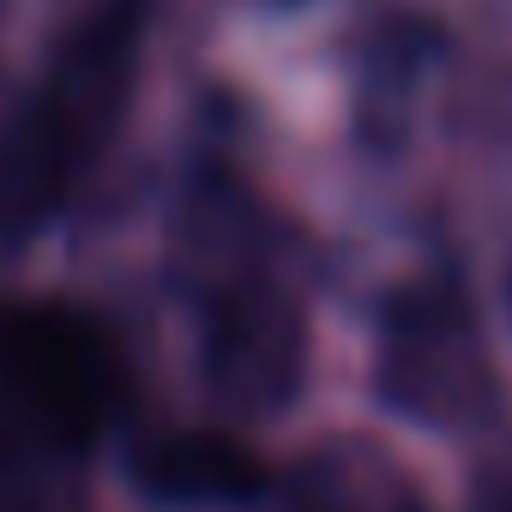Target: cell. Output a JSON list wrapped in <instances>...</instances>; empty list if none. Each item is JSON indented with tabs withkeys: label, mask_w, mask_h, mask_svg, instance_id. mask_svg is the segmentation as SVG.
<instances>
[{
	"label": "cell",
	"mask_w": 512,
	"mask_h": 512,
	"mask_svg": "<svg viewBox=\"0 0 512 512\" xmlns=\"http://www.w3.org/2000/svg\"><path fill=\"white\" fill-rule=\"evenodd\" d=\"M0 428L67 464L133 428V350L103 302L49 284L0 290Z\"/></svg>",
	"instance_id": "obj_1"
},
{
	"label": "cell",
	"mask_w": 512,
	"mask_h": 512,
	"mask_svg": "<svg viewBox=\"0 0 512 512\" xmlns=\"http://www.w3.org/2000/svg\"><path fill=\"white\" fill-rule=\"evenodd\" d=\"M193 356L223 404L260 410L296 374V320L253 284H211L193 302Z\"/></svg>",
	"instance_id": "obj_3"
},
{
	"label": "cell",
	"mask_w": 512,
	"mask_h": 512,
	"mask_svg": "<svg viewBox=\"0 0 512 512\" xmlns=\"http://www.w3.org/2000/svg\"><path fill=\"white\" fill-rule=\"evenodd\" d=\"M109 458L133 512H241L272 482L241 434L205 422H133Z\"/></svg>",
	"instance_id": "obj_2"
}]
</instances>
